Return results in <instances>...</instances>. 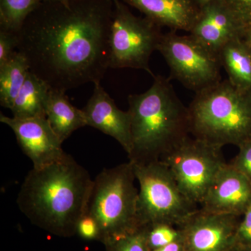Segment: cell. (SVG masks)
Instances as JSON below:
<instances>
[{"label":"cell","instance_id":"cell-5","mask_svg":"<svg viewBox=\"0 0 251 251\" xmlns=\"http://www.w3.org/2000/svg\"><path fill=\"white\" fill-rule=\"evenodd\" d=\"M135 179L130 161L105 168L94 179L86 213L97 221L103 244L139 227Z\"/></svg>","mask_w":251,"mask_h":251},{"label":"cell","instance_id":"cell-8","mask_svg":"<svg viewBox=\"0 0 251 251\" xmlns=\"http://www.w3.org/2000/svg\"><path fill=\"white\" fill-rule=\"evenodd\" d=\"M157 50L170 69L169 78L198 93L221 81V63L214 53L191 34H163Z\"/></svg>","mask_w":251,"mask_h":251},{"label":"cell","instance_id":"cell-29","mask_svg":"<svg viewBox=\"0 0 251 251\" xmlns=\"http://www.w3.org/2000/svg\"><path fill=\"white\" fill-rule=\"evenodd\" d=\"M244 39L248 41V42L251 44V25L247 28V30L245 31L244 34Z\"/></svg>","mask_w":251,"mask_h":251},{"label":"cell","instance_id":"cell-24","mask_svg":"<svg viewBox=\"0 0 251 251\" xmlns=\"http://www.w3.org/2000/svg\"><path fill=\"white\" fill-rule=\"evenodd\" d=\"M76 234L87 241L100 242V229L93 217L85 213L77 222Z\"/></svg>","mask_w":251,"mask_h":251},{"label":"cell","instance_id":"cell-31","mask_svg":"<svg viewBox=\"0 0 251 251\" xmlns=\"http://www.w3.org/2000/svg\"><path fill=\"white\" fill-rule=\"evenodd\" d=\"M236 251H251V244H250V245L238 248Z\"/></svg>","mask_w":251,"mask_h":251},{"label":"cell","instance_id":"cell-21","mask_svg":"<svg viewBox=\"0 0 251 251\" xmlns=\"http://www.w3.org/2000/svg\"><path fill=\"white\" fill-rule=\"evenodd\" d=\"M103 244L105 251H151L148 246L146 226H139Z\"/></svg>","mask_w":251,"mask_h":251},{"label":"cell","instance_id":"cell-25","mask_svg":"<svg viewBox=\"0 0 251 251\" xmlns=\"http://www.w3.org/2000/svg\"><path fill=\"white\" fill-rule=\"evenodd\" d=\"M238 148L239 152L231 164L251 183V141L242 144Z\"/></svg>","mask_w":251,"mask_h":251},{"label":"cell","instance_id":"cell-1","mask_svg":"<svg viewBox=\"0 0 251 251\" xmlns=\"http://www.w3.org/2000/svg\"><path fill=\"white\" fill-rule=\"evenodd\" d=\"M113 0L41 2L17 32L29 71L63 92L103 79L109 67Z\"/></svg>","mask_w":251,"mask_h":251},{"label":"cell","instance_id":"cell-32","mask_svg":"<svg viewBox=\"0 0 251 251\" xmlns=\"http://www.w3.org/2000/svg\"><path fill=\"white\" fill-rule=\"evenodd\" d=\"M69 0H41V2H65Z\"/></svg>","mask_w":251,"mask_h":251},{"label":"cell","instance_id":"cell-26","mask_svg":"<svg viewBox=\"0 0 251 251\" xmlns=\"http://www.w3.org/2000/svg\"><path fill=\"white\" fill-rule=\"evenodd\" d=\"M246 30L251 25V0H224Z\"/></svg>","mask_w":251,"mask_h":251},{"label":"cell","instance_id":"cell-20","mask_svg":"<svg viewBox=\"0 0 251 251\" xmlns=\"http://www.w3.org/2000/svg\"><path fill=\"white\" fill-rule=\"evenodd\" d=\"M41 0H0V29L17 33Z\"/></svg>","mask_w":251,"mask_h":251},{"label":"cell","instance_id":"cell-10","mask_svg":"<svg viewBox=\"0 0 251 251\" xmlns=\"http://www.w3.org/2000/svg\"><path fill=\"white\" fill-rule=\"evenodd\" d=\"M239 216L198 209L182 226L184 251H235Z\"/></svg>","mask_w":251,"mask_h":251},{"label":"cell","instance_id":"cell-12","mask_svg":"<svg viewBox=\"0 0 251 251\" xmlns=\"http://www.w3.org/2000/svg\"><path fill=\"white\" fill-rule=\"evenodd\" d=\"M251 204V183L231 163L220 170L201 204V209L218 214L244 215Z\"/></svg>","mask_w":251,"mask_h":251},{"label":"cell","instance_id":"cell-4","mask_svg":"<svg viewBox=\"0 0 251 251\" xmlns=\"http://www.w3.org/2000/svg\"><path fill=\"white\" fill-rule=\"evenodd\" d=\"M188 110L194 138L221 148L251 141V95L227 79L196 93Z\"/></svg>","mask_w":251,"mask_h":251},{"label":"cell","instance_id":"cell-23","mask_svg":"<svg viewBox=\"0 0 251 251\" xmlns=\"http://www.w3.org/2000/svg\"><path fill=\"white\" fill-rule=\"evenodd\" d=\"M17 33L0 29V66L9 62L18 49Z\"/></svg>","mask_w":251,"mask_h":251},{"label":"cell","instance_id":"cell-30","mask_svg":"<svg viewBox=\"0 0 251 251\" xmlns=\"http://www.w3.org/2000/svg\"><path fill=\"white\" fill-rule=\"evenodd\" d=\"M216 1V0H196L198 4H199V6L201 7L204 6V5L209 4V3L212 2V1Z\"/></svg>","mask_w":251,"mask_h":251},{"label":"cell","instance_id":"cell-18","mask_svg":"<svg viewBox=\"0 0 251 251\" xmlns=\"http://www.w3.org/2000/svg\"><path fill=\"white\" fill-rule=\"evenodd\" d=\"M49 85L30 71L10 110L18 119L46 117V105Z\"/></svg>","mask_w":251,"mask_h":251},{"label":"cell","instance_id":"cell-11","mask_svg":"<svg viewBox=\"0 0 251 251\" xmlns=\"http://www.w3.org/2000/svg\"><path fill=\"white\" fill-rule=\"evenodd\" d=\"M0 122L12 129L18 145L36 169L60 161L67 154L46 117L18 119L1 113Z\"/></svg>","mask_w":251,"mask_h":251},{"label":"cell","instance_id":"cell-17","mask_svg":"<svg viewBox=\"0 0 251 251\" xmlns=\"http://www.w3.org/2000/svg\"><path fill=\"white\" fill-rule=\"evenodd\" d=\"M46 114L52 130L62 143L74 131L87 126L82 109L74 106L63 91L50 88L46 101Z\"/></svg>","mask_w":251,"mask_h":251},{"label":"cell","instance_id":"cell-19","mask_svg":"<svg viewBox=\"0 0 251 251\" xmlns=\"http://www.w3.org/2000/svg\"><path fill=\"white\" fill-rule=\"evenodd\" d=\"M29 72L27 60L16 51L9 62L0 66V103L10 109Z\"/></svg>","mask_w":251,"mask_h":251},{"label":"cell","instance_id":"cell-2","mask_svg":"<svg viewBox=\"0 0 251 251\" xmlns=\"http://www.w3.org/2000/svg\"><path fill=\"white\" fill-rule=\"evenodd\" d=\"M93 181L87 170L67 154L29 172L20 188L18 207L41 229L57 237H72L87 211Z\"/></svg>","mask_w":251,"mask_h":251},{"label":"cell","instance_id":"cell-7","mask_svg":"<svg viewBox=\"0 0 251 251\" xmlns=\"http://www.w3.org/2000/svg\"><path fill=\"white\" fill-rule=\"evenodd\" d=\"M161 27L135 16L120 0H113L110 34V69H141L151 76V54L161 41Z\"/></svg>","mask_w":251,"mask_h":251},{"label":"cell","instance_id":"cell-6","mask_svg":"<svg viewBox=\"0 0 251 251\" xmlns=\"http://www.w3.org/2000/svg\"><path fill=\"white\" fill-rule=\"evenodd\" d=\"M132 163L140 186L137 204L138 226L167 224L180 227L197 210L198 206L181 192L163 161Z\"/></svg>","mask_w":251,"mask_h":251},{"label":"cell","instance_id":"cell-28","mask_svg":"<svg viewBox=\"0 0 251 251\" xmlns=\"http://www.w3.org/2000/svg\"><path fill=\"white\" fill-rule=\"evenodd\" d=\"M151 251H184V244L183 241H179Z\"/></svg>","mask_w":251,"mask_h":251},{"label":"cell","instance_id":"cell-27","mask_svg":"<svg viewBox=\"0 0 251 251\" xmlns=\"http://www.w3.org/2000/svg\"><path fill=\"white\" fill-rule=\"evenodd\" d=\"M236 234V250L238 248L251 244V204L244 214Z\"/></svg>","mask_w":251,"mask_h":251},{"label":"cell","instance_id":"cell-14","mask_svg":"<svg viewBox=\"0 0 251 251\" xmlns=\"http://www.w3.org/2000/svg\"><path fill=\"white\" fill-rule=\"evenodd\" d=\"M94 85L93 94L82 109L87 125L111 136L129 154L131 150L129 112L118 108L100 82Z\"/></svg>","mask_w":251,"mask_h":251},{"label":"cell","instance_id":"cell-3","mask_svg":"<svg viewBox=\"0 0 251 251\" xmlns=\"http://www.w3.org/2000/svg\"><path fill=\"white\" fill-rule=\"evenodd\" d=\"M171 80L155 75L148 91L128 96L131 163L161 161L191 135L188 107L175 93Z\"/></svg>","mask_w":251,"mask_h":251},{"label":"cell","instance_id":"cell-15","mask_svg":"<svg viewBox=\"0 0 251 251\" xmlns=\"http://www.w3.org/2000/svg\"><path fill=\"white\" fill-rule=\"evenodd\" d=\"M159 27L189 33L201 12L196 0H123Z\"/></svg>","mask_w":251,"mask_h":251},{"label":"cell","instance_id":"cell-16","mask_svg":"<svg viewBox=\"0 0 251 251\" xmlns=\"http://www.w3.org/2000/svg\"><path fill=\"white\" fill-rule=\"evenodd\" d=\"M221 67L234 87L251 95V44L244 38L231 41L218 53Z\"/></svg>","mask_w":251,"mask_h":251},{"label":"cell","instance_id":"cell-22","mask_svg":"<svg viewBox=\"0 0 251 251\" xmlns=\"http://www.w3.org/2000/svg\"><path fill=\"white\" fill-rule=\"evenodd\" d=\"M146 227L147 239L151 251L166 247L172 243L183 241L182 229L177 226L158 224Z\"/></svg>","mask_w":251,"mask_h":251},{"label":"cell","instance_id":"cell-9","mask_svg":"<svg viewBox=\"0 0 251 251\" xmlns=\"http://www.w3.org/2000/svg\"><path fill=\"white\" fill-rule=\"evenodd\" d=\"M222 148L188 137L161 160L168 166L181 192L202 204L220 170L226 164Z\"/></svg>","mask_w":251,"mask_h":251},{"label":"cell","instance_id":"cell-13","mask_svg":"<svg viewBox=\"0 0 251 251\" xmlns=\"http://www.w3.org/2000/svg\"><path fill=\"white\" fill-rule=\"evenodd\" d=\"M245 31L246 28L224 0H216L201 7L197 21L188 34L218 54L231 41L244 38Z\"/></svg>","mask_w":251,"mask_h":251}]
</instances>
